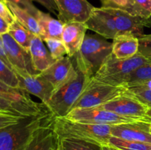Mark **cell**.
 Masks as SVG:
<instances>
[{
	"mask_svg": "<svg viewBox=\"0 0 151 150\" xmlns=\"http://www.w3.org/2000/svg\"><path fill=\"white\" fill-rule=\"evenodd\" d=\"M55 116L51 112L29 116L0 129V150H25L35 132L50 124Z\"/></svg>",
	"mask_w": 151,
	"mask_h": 150,
	"instance_id": "cell-1",
	"label": "cell"
},
{
	"mask_svg": "<svg viewBox=\"0 0 151 150\" xmlns=\"http://www.w3.org/2000/svg\"><path fill=\"white\" fill-rule=\"evenodd\" d=\"M52 126L58 140L69 138L103 146H109V140L111 136L110 125L75 121L66 117H54Z\"/></svg>",
	"mask_w": 151,
	"mask_h": 150,
	"instance_id": "cell-2",
	"label": "cell"
},
{
	"mask_svg": "<svg viewBox=\"0 0 151 150\" xmlns=\"http://www.w3.org/2000/svg\"><path fill=\"white\" fill-rule=\"evenodd\" d=\"M111 54L112 43L99 35L86 34L79 51L71 58L92 77Z\"/></svg>",
	"mask_w": 151,
	"mask_h": 150,
	"instance_id": "cell-3",
	"label": "cell"
},
{
	"mask_svg": "<svg viewBox=\"0 0 151 150\" xmlns=\"http://www.w3.org/2000/svg\"><path fill=\"white\" fill-rule=\"evenodd\" d=\"M73 63L78 71L77 76L56 91L45 104L55 117H65L67 116L91 78L78 65L74 62Z\"/></svg>",
	"mask_w": 151,
	"mask_h": 150,
	"instance_id": "cell-4",
	"label": "cell"
},
{
	"mask_svg": "<svg viewBox=\"0 0 151 150\" xmlns=\"http://www.w3.org/2000/svg\"><path fill=\"white\" fill-rule=\"evenodd\" d=\"M150 61L139 52L128 59H118L111 54L92 77L109 85L125 87L132 72Z\"/></svg>",
	"mask_w": 151,
	"mask_h": 150,
	"instance_id": "cell-5",
	"label": "cell"
},
{
	"mask_svg": "<svg viewBox=\"0 0 151 150\" xmlns=\"http://www.w3.org/2000/svg\"><path fill=\"white\" fill-rule=\"evenodd\" d=\"M126 91L125 86H114L91 77L71 110L97 107L122 95Z\"/></svg>",
	"mask_w": 151,
	"mask_h": 150,
	"instance_id": "cell-6",
	"label": "cell"
},
{
	"mask_svg": "<svg viewBox=\"0 0 151 150\" xmlns=\"http://www.w3.org/2000/svg\"><path fill=\"white\" fill-rule=\"evenodd\" d=\"M65 117L75 121L110 126L139 121L119 116L113 112L101 108L99 106L88 108L73 109L70 110L67 116Z\"/></svg>",
	"mask_w": 151,
	"mask_h": 150,
	"instance_id": "cell-7",
	"label": "cell"
},
{
	"mask_svg": "<svg viewBox=\"0 0 151 150\" xmlns=\"http://www.w3.org/2000/svg\"><path fill=\"white\" fill-rule=\"evenodd\" d=\"M1 36L7 58L16 75L24 76L40 74L33 68L29 51L17 44L8 33Z\"/></svg>",
	"mask_w": 151,
	"mask_h": 150,
	"instance_id": "cell-8",
	"label": "cell"
},
{
	"mask_svg": "<svg viewBox=\"0 0 151 150\" xmlns=\"http://www.w3.org/2000/svg\"><path fill=\"white\" fill-rule=\"evenodd\" d=\"M99 107L119 116L135 120L144 121L148 107L128 92Z\"/></svg>",
	"mask_w": 151,
	"mask_h": 150,
	"instance_id": "cell-9",
	"label": "cell"
},
{
	"mask_svg": "<svg viewBox=\"0 0 151 150\" xmlns=\"http://www.w3.org/2000/svg\"><path fill=\"white\" fill-rule=\"evenodd\" d=\"M58 8V17L63 24L86 22L90 17L93 7L87 0H54Z\"/></svg>",
	"mask_w": 151,
	"mask_h": 150,
	"instance_id": "cell-10",
	"label": "cell"
},
{
	"mask_svg": "<svg viewBox=\"0 0 151 150\" xmlns=\"http://www.w3.org/2000/svg\"><path fill=\"white\" fill-rule=\"evenodd\" d=\"M40 74L53 85L56 91L73 79L78 74V71L72 58L64 56Z\"/></svg>",
	"mask_w": 151,
	"mask_h": 150,
	"instance_id": "cell-11",
	"label": "cell"
},
{
	"mask_svg": "<svg viewBox=\"0 0 151 150\" xmlns=\"http://www.w3.org/2000/svg\"><path fill=\"white\" fill-rule=\"evenodd\" d=\"M85 23L88 29L94 31L106 39L114 40L118 35L114 19L106 8L94 7Z\"/></svg>",
	"mask_w": 151,
	"mask_h": 150,
	"instance_id": "cell-12",
	"label": "cell"
},
{
	"mask_svg": "<svg viewBox=\"0 0 151 150\" xmlns=\"http://www.w3.org/2000/svg\"><path fill=\"white\" fill-rule=\"evenodd\" d=\"M150 123L135 121L111 126V132L114 137L131 141L151 144Z\"/></svg>",
	"mask_w": 151,
	"mask_h": 150,
	"instance_id": "cell-13",
	"label": "cell"
},
{
	"mask_svg": "<svg viewBox=\"0 0 151 150\" xmlns=\"http://www.w3.org/2000/svg\"><path fill=\"white\" fill-rule=\"evenodd\" d=\"M19 79V89L35 96L45 105L55 93L53 85L41 74L35 75H17Z\"/></svg>",
	"mask_w": 151,
	"mask_h": 150,
	"instance_id": "cell-14",
	"label": "cell"
},
{
	"mask_svg": "<svg viewBox=\"0 0 151 150\" xmlns=\"http://www.w3.org/2000/svg\"><path fill=\"white\" fill-rule=\"evenodd\" d=\"M113 16L119 35H131L139 38L144 35L145 19L133 16L127 12L106 8Z\"/></svg>",
	"mask_w": 151,
	"mask_h": 150,
	"instance_id": "cell-15",
	"label": "cell"
},
{
	"mask_svg": "<svg viewBox=\"0 0 151 150\" xmlns=\"http://www.w3.org/2000/svg\"><path fill=\"white\" fill-rule=\"evenodd\" d=\"M88 29L85 22H68L63 25L61 40L67 51L72 57L79 51Z\"/></svg>",
	"mask_w": 151,
	"mask_h": 150,
	"instance_id": "cell-16",
	"label": "cell"
},
{
	"mask_svg": "<svg viewBox=\"0 0 151 150\" xmlns=\"http://www.w3.org/2000/svg\"><path fill=\"white\" fill-rule=\"evenodd\" d=\"M29 52L33 68L38 73H41L56 61L44 45L41 37L34 35L31 41Z\"/></svg>",
	"mask_w": 151,
	"mask_h": 150,
	"instance_id": "cell-17",
	"label": "cell"
},
{
	"mask_svg": "<svg viewBox=\"0 0 151 150\" xmlns=\"http://www.w3.org/2000/svg\"><path fill=\"white\" fill-rule=\"evenodd\" d=\"M52 124V122L38 129L25 150H57L59 140L53 130Z\"/></svg>",
	"mask_w": 151,
	"mask_h": 150,
	"instance_id": "cell-18",
	"label": "cell"
},
{
	"mask_svg": "<svg viewBox=\"0 0 151 150\" xmlns=\"http://www.w3.org/2000/svg\"><path fill=\"white\" fill-rule=\"evenodd\" d=\"M139 39L131 35H119L112 42V54L118 59H128L138 53Z\"/></svg>",
	"mask_w": 151,
	"mask_h": 150,
	"instance_id": "cell-19",
	"label": "cell"
},
{
	"mask_svg": "<svg viewBox=\"0 0 151 150\" xmlns=\"http://www.w3.org/2000/svg\"><path fill=\"white\" fill-rule=\"evenodd\" d=\"M41 29V38L43 41L50 38L61 40L64 24L55 19L48 13L39 10L36 16Z\"/></svg>",
	"mask_w": 151,
	"mask_h": 150,
	"instance_id": "cell-20",
	"label": "cell"
},
{
	"mask_svg": "<svg viewBox=\"0 0 151 150\" xmlns=\"http://www.w3.org/2000/svg\"><path fill=\"white\" fill-rule=\"evenodd\" d=\"M0 97L13 102L28 106L42 105L43 103L35 102L29 97V94L19 88H15L0 81Z\"/></svg>",
	"mask_w": 151,
	"mask_h": 150,
	"instance_id": "cell-21",
	"label": "cell"
},
{
	"mask_svg": "<svg viewBox=\"0 0 151 150\" xmlns=\"http://www.w3.org/2000/svg\"><path fill=\"white\" fill-rule=\"evenodd\" d=\"M9 8L10 9L16 20L27 30L32 32L33 35L41 37V29L36 18L32 14L24 10L16 4L7 1Z\"/></svg>",
	"mask_w": 151,
	"mask_h": 150,
	"instance_id": "cell-22",
	"label": "cell"
},
{
	"mask_svg": "<svg viewBox=\"0 0 151 150\" xmlns=\"http://www.w3.org/2000/svg\"><path fill=\"white\" fill-rule=\"evenodd\" d=\"M7 33L21 46L23 47L24 49L29 51L31 41H32V38L35 35H33L32 32H30L26 28L24 27L16 19L13 23H12L9 26Z\"/></svg>",
	"mask_w": 151,
	"mask_h": 150,
	"instance_id": "cell-23",
	"label": "cell"
},
{
	"mask_svg": "<svg viewBox=\"0 0 151 150\" xmlns=\"http://www.w3.org/2000/svg\"><path fill=\"white\" fill-rule=\"evenodd\" d=\"M151 82V61L140 66L132 72L126 82L125 87L147 85Z\"/></svg>",
	"mask_w": 151,
	"mask_h": 150,
	"instance_id": "cell-24",
	"label": "cell"
},
{
	"mask_svg": "<svg viewBox=\"0 0 151 150\" xmlns=\"http://www.w3.org/2000/svg\"><path fill=\"white\" fill-rule=\"evenodd\" d=\"M109 146L120 150H151V144L126 141L112 135L109 140Z\"/></svg>",
	"mask_w": 151,
	"mask_h": 150,
	"instance_id": "cell-25",
	"label": "cell"
},
{
	"mask_svg": "<svg viewBox=\"0 0 151 150\" xmlns=\"http://www.w3.org/2000/svg\"><path fill=\"white\" fill-rule=\"evenodd\" d=\"M100 1L102 4V7L103 8L121 10L133 16L140 17L139 12L134 0H100Z\"/></svg>",
	"mask_w": 151,
	"mask_h": 150,
	"instance_id": "cell-26",
	"label": "cell"
},
{
	"mask_svg": "<svg viewBox=\"0 0 151 150\" xmlns=\"http://www.w3.org/2000/svg\"><path fill=\"white\" fill-rule=\"evenodd\" d=\"M63 150H102V146L78 140L63 138L59 140Z\"/></svg>",
	"mask_w": 151,
	"mask_h": 150,
	"instance_id": "cell-27",
	"label": "cell"
},
{
	"mask_svg": "<svg viewBox=\"0 0 151 150\" xmlns=\"http://www.w3.org/2000/svg\"><path fill=\"white\" fill-rule=\"evenodd\" d=\"M127 92L139 101L151 108V87L148 85L131 86L127 88Z\"/></svg>",
	"mask_w": 151,
	"mask_h": 150,
	"instance_id": "cell-28",
	"label": "cell"
},
{
	"mask_svg": "<svg viewBox=\"0 0 151 150\" xmlns=\"http://www.w3.org/2000/svg\"><path fill=\"white\" fill-rule=\"evenodd\" d=\"M0 81L15 88L19 89V79L13 70L0 59Z\"/></svg>",
	"mask_w": 151,
	"mask_h": 150,
	"instance_id": "cell-29",
	"label": "cell"
},
{
	"mask_svg": "<svg viewBox=\"0 0 151 150\" xmlns=\"http://www.w3.org/2000/svg\"><path fill=\"white\" fill-rule=\"evenodd\" d=\"M44 41L47 44V48L52 57L55 60H59L64 57L65 54H67L66 49L62 40L50 38V39L44 40Z\"/></svg>",
	"mask_w": 151,
	"mask_h": 150,
	"instance_id": "cell-30",
	"label": "cell"
},
{
	"mask_svg": "<svg viewBox=\"0 0 151 150\" xmlns=\"http://www.w3.org/2000/svg\"><path fill=\"white\" fill-rule=\"evenodd\" d=\"M139 51L140 54L151 60V34L143 35L138 38Z\"/></svg>",
	"mask_w": 151,
	"mask_h": 150,
	"instance_id": "cell-31",
	"label": "cell"
},
{
	"mask_svg": "<svg viewBox=\"0 0 151 150\" xmlns=\"http://www.w3.org/2000/svg\"><path fill=\"white\" fill-rule=\"evenodd\" d=\"M142 19H147L151 16V0H134Z\"/></svg>",
	"mask_w": 151,
	"mask_h": 150,
	"instance_id": "cell-32",
	"label": "cell"
},
{
	"mask_svg": "<svg viewBox=\"0 0 151 150\" xmlns=\"http://www.w3.org/2000/svg\"><path fill=\"white\" fill-rule=\"evenodd\" d=\"M6 1L22 7V9L29 12L30 14H32L35 18L38 15V11H39V10L36 8V7L32 4V0H6Z\"/></svg>",
	"mask_w": 151,
	"mask_h": 150,
	"instance_id": "cell-33",
	"label": "cell"
},
{
	"mask_svg": "<svg viewBox=\"0 0 151 150\" xmlns=\"http://www.w3.org/2000/svg\"><path fill=\"white\" fill-rule=\"evenodd\" d=\"M0 16L3 18L9 25L16 21V18L9 8L6 0H0Z\"/></svg>",
	"mask_w": 151,
	"mask_h": 150,
	"instance_id": "cell-34",
	"label": "cell"
},
{
	"mask_svg": "<svg viewBox=\"0 0 151 150\" xmlns=\"http://www.w3.org/2000/svg\"><path fill=\"white\" fill-rule=\"evenodd\" d=\"M23 118L25 117H19L8 114H0V129L17 123Z\"/></svg>",
	"mask_w": 151,
	"mask_h": 150,
	"instance_id": "cell-35",
	"label": "cell"
},
{
	"mask_svg": "<svg viewBox=\"0 0 151 150\" xmlns=\"http://www.w3.org/2000/svg\"><path fill=\"white\" fill-rule=\"evenodd\" d=\"M38 2L41 5L44 6L45 8H47L49 11L52 12L53 13H55L56 11H58L57 6L55 3L54 0H32Z\"/></svg>",
	"mask_w": 151,
	"mask_h": 150,
	"instance_id": "cell-36",
	"label": "cell"
},
{
	"mask_svg": "<svg viewBox=\"0 0 151 150\" xmlns=\"http://www.w3.org/2000/svg\"><path fill=\"white\" fill-rule=\"evenodd\" d=\"M0 59H1V60H3V61L5 63V64L7 65L11 70L13 71V66L10 64V61H9L8 58H7V54H6L5 51V49H4V44H3L2 38H1V35H0Z\"/></svg>",
	"mask_w": 151,
	"mask_h": 150,
	"instance_id": "cell-37",
	"label": "cell"
},
{
	"mask_svg": "<svg viewBox=\"0 0 151 150\" xmlns=\"http://www.w3.org/2000/svg\"><path fill=\"white\" fill-rule=\"evenodd\" d=\"M9 26L10 25L5 21V20L0 16V35L8 32Z\"/></svg>",
	"mask_w": 151,
	"mask_h": 150,
	"instance_id": "cell-38",
	"label": "cell"
},
{
	"mask_svg": "<svg viewBox=\"0 0 151 150\" xmlns=\"http://www.w3.org/2000/svg\"><path fill=\"white\" fill-rule=\"evenodd\" d=\"M144 121H145L151 123V108H148V110H147L146 116L144 119Z\"/></svg>",
	"mask_w": 151,
	"mask_h": 150,
	"instance_id": "cell-39",
	"label": "cell"
},
{
	"mask_svg": "<svg viewBox=\"0 0 151 150\" xmlns=\"http://www.w3.org/2000/svg\"><path fill=\"white\" fill-rule=\"evenodd\" d=\"M145 26L151 28V16L149 19H145Z\"/></svg>",
	"mask_w": 151,
	"mask_h": 150,
	"instance_id": "cell-40",
	"label": "cell"
},
{
	"mask_svg": "<svg viewBox=\"0 0 151 150\" xmlns=\"http://www.w3.org/2000/svg\"><path fill=\"white\" fill-rule=\"evenodd\" d=\"M102 150H114L113 148L109 146H102Z\"/></svg>",
	"mask_w": 151,
	"mask_h": 150,
	"instance_id": "cell-41",
	"label": "cell"
},
{
	"mask_svg": "<svg viewBox=\"0 0 151 150\" xmlns=\"http://www.w3.org/2000/svg\"><path fill=\"white\" fill-rule=\"evenodd\" d=\"M57 150H63V149H62L61 146H60V143H59L58 146V148H57Z\"/></svg>",
	"mask_w": 151,
	"mask_h": 150,
	"instance_id": "cell-42",
	"label": "cell"
},
{
	"mask_svg": "<svg viewBox=\"0 0 151 150\" xmlns=\"http://www.w3.org/2000/svg\"><path fill=\"white\" fill-rule=\"evenodd\" d=\"M113 148V147H112ZM114 150H120V149H115V148H113Z\"/></svg>",
	"mask_w": 151,
	"mask_h": 150,
	"instance_id": "cell-43",
	"label": "cell"
},
{
	"mask_svg": "<svg viewBox=\"0 0 151 150\" xmlns=\"http://www.w3.org/2000/svg\"><path fill=\"white\" fill-rule=\"evenodd\" d=\"M151 124V123H150ZM150 130H151V124H150Z\"/></svg>",
	"mask_w": 151,
	"mask_h": 150,
	"instance_id": "cell-44",
	"label": "cell"
}]
</instances>
